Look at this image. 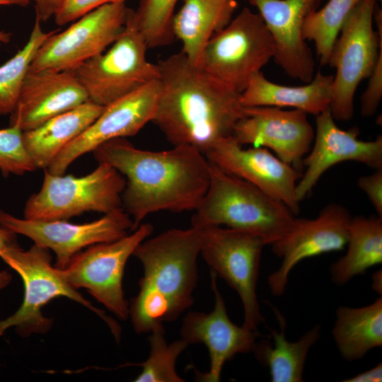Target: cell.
I'll list each match as a JSON object with an SVG mask.
<instances>
[{
  "label": "cell",
  "mask_w": 382,
  "mask_h": 382,
  "mask_svg": "<svg viewBox=\"0 0 382 382\" xmlns=\"http://www.w3.org/2000/svg\"><path fill=\"white\" fill-rule=\"evenodd\" d=\"M93 153L98 163L110 166L125 177L122 207L133 221L134 230L156 212L195 211L209 187L210 163L193 146L149 151L117 138Z\"/></svg>",
  "instance_id": "1"
},
{
  "label": "cell",
  "mask_w": 382,
  "mask_h": 382,
  "mask_svg": "<svg viewBox=\"0 0 382 382\" xmlns=\"http://www.w3.org/2000/svg\"><path fill=\"white\" fill-rule=\"evenodd\" d=\"M157 64L160 91L151 122L170 144L204 154L233 135L245 115L241 93L192 64L182 51Z\"/></svg>",
  "instance_id": "2"
},
{
  "label": "cell",
  "mask_w": 382,
  "mask_h": 382,
  "mask_svg": "<svg viewBox=\"0 0 382 382\" xmlns=\"http://www.w3.org/2000/svg\"><path fill=\"white\" fill-rule=\"evenodd\" d=\"M201 243L202 229L192 226L168 230L137 247L133 255L141 262L144 275L129 306L137 333L150 332L192 306Z\"/></svg>",
  "instance_id": "3"
},
{
  "label": "cell",
  "mask_w": 382,
  "mask_h": 382,
  "mask_svg": "<svg viewBox=\"0 0 382 382\" xmlns=\"http://www.w3.org/2000/svg\"><path fill=\"white\" fill-rule=\"evenodd\" d=\"M209 163V187L195 210L192 226H225L256 236L270 245L286 233L294 214L286 205Z\"/></svg>",
  "instance_id": "4"
},
{
  "label": "cell",
  "mask_w": 382,
  "mask_h": 382,
  "mask_svg": "<svg viewBox=\"0 0 382 382\" xmlns=\"http://www.w3.org/2000/svg\"><path fill=\"white\" fill-rule=\"evenodd\" d=\"M0 257L19 274L24 286L21 306L13 314L0 320V337L11 328L23 337L47 333L52 328V320L44 316L42 309L54 298L64 296L98 315L108 325L117 342L120 341V326L66 281L61 269L52 265L49 250L33 244L24 250L17 245L1 253Z\"/></svg>",
  "instance_id": "5"
},
{
  "label": "cell",
  "mask_w": 382,
  "mask_h": 382,
  "mask_svg": "<svg viewBox=\"0 0 382 382\" xmlns=\"http://www.w3.org/2000/svg\"><path fill=\"white\" fill-rule=\"evenodd\" d=\"M377 0H360L343 23L333 45L328 65L333 76L330 111L335 120L354 115V98L361 83L371 74L382 54V12Z\"/></svg>",
  "instance_id": "6"
},
{
  "label": "cell",
  "mask_w": 382,
  "mask_h": 382,
  "mask_svg": "<svg viewBox=\"0 0 382 382\" xmlns=\"http://www.w3.org/2000/svg\"><path fill=\"white\" fill-rule=\"evenodd\" d=\"M125 184V177L106 163L81 177L46 170L41 188L25 203L24 218L67 220L86 212L110 213L122 207Z\"/></svg>",
  "instance_id": "7"
},
{
  "label": "cell",
  "mask_w": 382,
  "mask_h": 382,
  "mask_svg": "<svg viewBox=\"0 0 382 382\" xmlns=\"http://www.w3.org/2000/svg\"><path fill=\"white\" fill-rule=\"evenodd\" d=\"M274 52L263 19L245 7L208 41L197 66L241 93Z\"/></svg>",
  "instance_id": "8"
},
{
  "label": "cell",
  "mask_w": 382,
  "mask_h": 382,
  "mask_svg": "<svg viewBox=\"0 0 382 382\" xmlns=\"http://www.w3.org/2000/svg\"><path fill=\"white\" fill-rule=\"evenodd\" d=\"M132 11L109 48L74 69L88 100L97 105L106 106L159 78L158 66L147 59L149 47Z\"/></svg>",
  "instance_id": "9"
},
{
  "label": "cell",
  "mask_w": 382,
  "mask_h": 382,
  "mask_svg": "<svg viewBox=\"0 0 382 382\" xmlns=\"http://www.w3.org/2000/svg\"><path fill=\"white\" fill-rule=\"evenodd\" d=\"M200 228L199 254L212 271L239 295L244 313L242 326L257 330L263 320L256 286L265 243L256 236L227 227L212 226Z\"/></svg>",
  "instance_id": "10"
},
{
  "label": "cell",
  "mask_w": 382,
  "mask_h": 382,
  "mask_svg": "<svg viewBox=\"0 0 382 382\" xmlns=\"http://www.w3.org/2000/svg\"><path fill=\"white\" fill-rule=\"evenodd\" d=\"M153 230L151 224H143L116 241L88 247L61 270L64 277L74 289H86L118 318L126 320L129 303L122 287L125 265Z\"/></svg>",
  "instance_id": "11"
},
{
  "label": "cell",
  "mask_w": 382,
  "mask_h": 382,
  "mask_svg": "<svg viewBox=\"0 0 382 382\" xmlns=\"http://www.w3.org/2000/svg\"><path fill=\"white\" fill-rule=\"evenodd\" d=\"M132 9L125 2L98 7L62 32L52 31L36 52L29 71L74 70L105 52L122 33Z\"/></svg>",
  "instance_id": "12"
},
{
  "label": "cell",
  "mask_w": 382,
  "mask_h": 382,
  "mask_svg": "<svg viewBox=\"0 0 382 382\" xmlns=\"http://www.w3.org/2000/svg\"><path fill=\"white\" fill-rule=\"evenodd\" d=\"M0 226L52 250L56 255L55 267L61 270L83 249L116 241L134 231L133 221L122 207L84 224L19 219L0 210Z\"/></svg>",
  "instance_id": "13"
},
{
  "label": "cell",
  "mask_w": 382,
  "mask_h": 382,
  "mask_svg": "<svg viewBox=\"0 0 382 382\" xmlns=\"http://www.w3.org/2000/svg\"><path fill=\"white\" fill-rule=\"evenodd\" d=\"M351 219L348 209L337 203L328 204L316 218H294L286 233L271 245L272 252L282 259L279 268L267 278L272 294L284 293L291 270L301 261L342 250Z\"/></svg>",
  "instance_id": "14"
},
{
  "label": "cell",
  "mask_w": 382,
  "mask_h": 382,
  "mask_svg": "<svg viewBox=\"0 0 382 382\" xmlns=\"http://www.w3.org/2000/svg\"><path fill=\"white\" fill-rule=\"evenodd\" d=\"M159 91L158 79L104 106L94 122L56 156L47 170L62 175L76 159L102 144L137 134L152 121Z\"/></svg>",
  "instance_id": "15"
},
{
  "label": "cell",
  "mask_w": 382,
  "mask_h": 382,
  "mask_svg": "<svg viewBox=\"0 0 382 382\" xmlns=\"http://www.w3.org/2000/svg\"><path fill=\"white\" fill-rule=\"evenodd\" d=\"M209 161L255 186L286 205L294 214L300 211L296 186L301 171L264 147L244 148L231 136L216 143L205 154Z\"/></svg>",
  "instance_id": "16"
},
{
  "label": "cell",
  "mask_w": 382,
  "mask_h": 382,
  "mask_svg": "<svg viewBox=\"0 0 382 382\" xmlns=\"http://www.w3.org/2000/svg\"><path fill=\"white\" fill-rule=\"evenodd\" d=\"M308 114L296 109L270 106L245 107L232 137L241 145L264 147L285 163L301 170L315 132Z\"/></svg>",
  "instance_id": "17"
},
{
  "label": "cell",
  "mask_w": 382,
  "mask_h": 382,
  "mask_svg": "<svg viewBox=\"0 0 382 382\" xmlns=\"http://www.w3.org/2000/svg\"><path fill=\"white\" fill-rule=\"evenodd\" d=\"M316 133L311 148L303 160L305 172L297 182L299 202L313 190L321 176L332 166L347 161H357L382 169V137L359 139L357 128L344 130L337 127L330 110L316 116Z\"/></svg>",
  "instance_id": "18"
},
{
  "label": "cell",
  "mask_w": 382,
  "mask_h": 382,
  "mask_svg": "<svg viewBox=\"0 0 382 382\" xmlns=\"http://www.w3.org/2000/svg\"><path fill=\"white\" fill-rule=\"evenodd\" d=\"M323 0H249L257 8L275 45L273 59L290 77L310 82L315 61L303 27Z\"/></svg>",
  "instance_id": "19"
},
{
  "label": "cell",
  "mask_w": 382,
  "mask_h": 382,
  "mask_svg": "<svg viewBox=\"0 0 382 382\" xmlns=\"http://www.w3.org/2000/svg\"><path fill=\"white\" fill-rule=\"evenodd\" d=\"M212 271V287L214 294V309L209 313L190 312L184 318L180 329L183 340L188 345L203 343L208 349L210 368L207 373L197 374V379L219 382L224 364L237 354L253 352L260 336L257 330L238 326L229 318L224 300Z\"/></svg>",
  "instance_id": "20"
},
{
  "label": "cell",
  "mask_w": 382,
  "mask_h": 382,
  "mask_svg": "<svg viewBox=\"0 0 382 382\" xmlns=\"http://www.w3.org/2000/svg\"><path fill=\"white\" fill-rule=\"evenodd\" d=\"M89 100L74 70L42 69L25 76L10 125L23 132Z\"/></svg>",
  "instance_id": "21"
},
{
  "label": "cell",
  "mask_w": 382,
  "mask_h": 382,
  "mask_svg": "<svg viewBox=\"0 0 382 382\" xmlns=\"http://www.w3.org/2000/svg\"><path fill=\"white\" fill-rule=\"evenodd\" d=\"M332 80V75L318 71L306 84L288 86L270 81L260 71L241 93V102L243 107H289L316 116L330 109Z\"/></svg>",
  "instance_id": "22"
},
{
  "label": "cell",
  "mask_w": 382,
  "mask_h": 382,
  "mask_svg": "<svg viewBox=\"0 0 382 382\" xmlns=\"http://www.w3.org/2000/svg\"><path fill=\"white\" fill-rule=\"evenodd\" d=\"M103 106L88 100L36 128L23 132L25 148L36 168H47L56 156L99 116Z\"/></svg>",
  "instance_id": "23"
},
{
  "label": "cell",
  "mask_w": 382,
  "mask_h": 382,
  "mask_svg": "<svg viewBox=\"0 0 382 382\" xmlns=\"http://www.w3.org/2000/svg\"><path fill=\"white\" fill-rule=\"evenodd\" d=\"M237 6V0H184L173 17L171 28L192 64L198 65L205 45L229 23Z\"/></svg>",
  "instance_id": "24"
},
{
  "label": "cell",
  "mask_w": 382,
  "mask_h": 382,
  "mask_svg": "<svg viewBox=\"0 0 382 382\" xmlns=\"http://www.w3.org/2000/svg\"><path fill=\"white\" fill-rule=\"evenodd\" d=\"M272 308L280 330L271 329L273 342L269 340L257 341L253 352L257 361L268 368L272 382H301L308 352L319 340L320 326L310 329L296 341H289L285 335L284 318L277 308Z\"/></svg>",
  "instance_id": "25"
},
{
  "label": "cell",
  "mask_w": 382,
  "mask_h": 382,
  "mask_svg": "<svg viewBox=\"0 0 382 382\" xmlns=\"http://www.w3.org/2000/svg\"><path fill=\"white\" fill-rule=\"evenodd\" d=\"M332 334L341 356L352 361L382 345V298L360 308L339 306Z\"/></svg>",
  "instance_id": "26"
},
{
  "label": "cell",
  "mask_w": 382,
  "mask_h": 382,
  "mask_svg": "<svg viewBox=\"0 0 382 382\" xmlns=\"http://www.w3.org/2000/svg\"><path fill=\"white\" fill-rule=\"evenodd\" d=\"M347 250L330 266L332 282L347 284L357 275L364 274L382 262V218L352 217L348 228Z\"/></svg>",
  "instance_id": "27"
},
{
  "label": "cell",
  "mask_w": 382,
  "mask_h": 382,
  "mask_svg": "<svg viewBox=\"0 0 382 382\" xmlns=\"http://www.w3.org/2000/svg\"><path fill=\"white\" fill-rule=\"evenodd\" d=\"M41 23L35 18L25 45L0 66V115L11 114L13 110L33 58L40 47L52 33L45 32Z\"/></svg>",
  "instance_id": "28"
},
{
  "label": "cell",
  "mask_w": 382,
  "mask_h": 382,
  "mask_svg": "<svg viewBox=\"0 0 382 382\" xmlns=\"http://www.w3.org/2000/svg\"><path fill=\"white\" fill-rule=\"evenodd\" d=\"M360 0H329L311 13L303 27V37L314 43L321 65H328L339 32Z\"/></svg>",
  "instance_id": "29"
},
{
  "label": "cell",
  "mask_w": 382,
  "mask_h": 382,
  "mask_svg": "<svg viewBox=\"0 0 382 382\" xmlns=\"http://www.w3.org/2000/svg\"><path fill=\"white\" fill-rule=\"evenodd\" d=\"M148 337L150 354L148 359L137 364L142 371L136 378V382H182L185 381L175 371L178 356L187 347L188 343L181 339L168 344L165 338L163 325L151 332Z\"/></svg>",
  "instance_id": "30"
},
{
  "label": "cell",
  "mask_w": 382,
  "mask_h": 382,
  "mask_svg": "<svg viewBox=\"0 0 382 382\" xmlns=\"http://www.w3.org/2000/svg\"><path fill=\"white\" fill-rule=\"evenodd\" d=\"M178 0H141L132 18L149 48L160 47L173 39L171 23Z\"/></svg>",
  "instance_id": "31"
},
{
  "label": "cell",
  "mask_w": 382,
  "mask_h": 382,
  "mask_svg": "<svg viewBox=\"0 0 382 382\" xmlns=\"http://www.w3.org/2000/svg\"><path fill=\"white\" fill-rule=\"evenodd\" d=\"M23 139V131L13 126L0 129V170L4 176L35 170Z\"/></svg>",
  "instance_id": "32"
},
{
  "label": "cell",
  "mask_w": 382,
  "mask_h": 382,
  "mask_svg": "<svg viewBox=\"0 0 382 382\" xmlns=\"http://www.w3.org/2000/svg\"><path fill=\"white\" fill-rule=\"evenodd\" d=\"M126 0H64L54 14L55 23L64 25L102 6Z\"/></svg>",
  "instance_id": "33"
},
{
  "label": "cell",
  "mask_w": 382,
  "mask_h": 382,
  "mask_svg": "<svg viewBox=\"0 0 382 382\" xmlns=\"http://www.w3.org/2000/svg\"><path fill=\"white\" fill-rule=\"evenodd\" d=\"M382 97V54L375 64L366 90L361 96L360 112L364 117L372 116L378 110Z\"/></svg>",
  "instance_id": "34"
},
{
  "label": "cell",
  "mask_w": 382,
  "mask_h": 382,
  "mask_svg": "<svg viewBox=\"0 0 382 382\" xmlns=\"http://www.w3.org/2000/svg\"><path fill=\"white\" fill-rule=\"evenodd\" d=\"M357 186L366 195L377 216L382 218V169L360 177Z\"/></svg>",
  "instance_id": "35"
},
{
  "label": "cell",
  "mask_w": 382,
  "mask_h": 382,
  "mask_svg": "<svg viewBox=\"0 0 382 382\" xmlns=\"http://www.w3.org/2000/svg\"><path fill=\"white\" fill-rule=\"evenodd\" d=\"M35 4V16L41 22L54 16L64 0H30Z\"/></svg>",
  "instance_id": "36"
},
{
  "label": "cell",
  "mask_w": 382,
  "mask_h": 382,
  "mask_svg": "<svg viewBox=\"0 0 382 382\" xmlns=\"http://www.w3.org/2000/svg\"><path fill=\"white\" fill-rule=\"evenodd\" d=\"M382 381V364L357 374L351 378L343 380L345 382H379Z\"/></svg>",
  "instance_id": "37"
},
{
  "label": "cell",
  "mask_w": 382,
  "mask_h": 382,
  "mask_svg": "<svg viewBox=\"0 0 382 382\" xmlns=\"http://www.w3.org/2000/svg\"><path fill=\"white\" fill-rule=\"evenodd\" d=\"M16 233L0 226V254L8 248L18 245Z\"/></svg>",
  "instance_id": "38"
},
{
  "label": "cell",
  "mask_w": 382,
  "mask_h": 382,
  "mask_svg": "<svg viewBox=\"0 0 382 382\" xmlns=\"http://www.w3.org/2000/svg\"><path fill=\"white\" fill-rule=\"evenodd\" d=\"M382 275L381 270L376 271L372 276V289L380 296L382 294Z\"/></svg>",
  "instance_id": "39"
},
{
  "label": "cell",
  "mask_w": 382,
  "mask_h": 382,
  "mask_svg": "<svg viewBox=\"0 0 382 382\" xmlns=\"http://www.w3.org/2000/svg\"><path fill=\"white\" fill-rule=\"evenodd\" d=\"M12 276L7 270H0V293L11 282Z\"/></svg>",
  "instance_id": "40"
},
{
  "label": "cell",
  "mask_w": 382,
  "mask_h": 382,
  "mask_svg": "<svg viewBox=\"0 0 382 382\" xmlns=\"http://www.w3.org/2000/svg\"><path fill=\"white\" fill-rule=\"evenodd\" d=\"M30 2V0H0V6H26Z\"/></svg>",
  "instance_id": "41"
},
{
  "label": "cell",
  "mask_w": 382,
  "mask_h": 382,
  "mask_svg": "<svg viewBox=\"0 0 382 382\" xmlns=\"http://www.w3.org/2000/svg\"><path fill=\"white\" fill-rule=\"evenodd\" d=\"M11 39V33L0 29V47L8 44Z\"/></svg>",
  "instance_id": "42"
},
{
  "label": "cell",
  "mask_w": 382,
  "mask_h": 382,
  "mask_svg": "<svg viewBox=\"0 0 382 382\" xmlns=\"http://www.w3.org/2000/svg\"><path fill=\"white\" fill-rule=\"evenodd\" d=\"M380 1H381V0H380Z\"/></svg>",
  "instance_id": "43"
}]
</instances>
